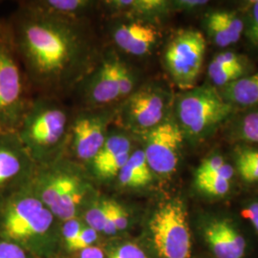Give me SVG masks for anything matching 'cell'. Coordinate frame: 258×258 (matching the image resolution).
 Listing matches in <instances>:
<instances>
[{
    "label": "cell",
    "instance_id": "obj_1",
    "mask_svg": "<svg viewBox=\"0 0 258 258\" xmlns=\"http://www.w3.org/2000/svg\"><path fill=\"white\" fill-rule=\"evenodd\" d=\"M13 41L32 77L39 83L68 81L87 57L83 37L70 21L28 9L18 19Z\"/></svg>",
    "mask_w": 258,
    "mask_h": 258
},
{
    "label": "cell",
    "instance_id": "obj_2",
    "mask_svg": "<svg viewBox=\"0 0 258 258\" xmlns=\"http://www.w3.org/2000/svg\"><path fill=\"white\" fill-rule=\"evenodd\" d=\"M53 218V213L26 186L0 198V238L22 246L45 233Z\"/></svg>",
    "mask_w": 258,
    "mask_h": 258
},
{
    "label": "cell",
    "instance_id": "obj_3",
    "mask_svg": "<svg viewBox=\"0 0 258 258\" xmlns=\"http://www.w3.org/2000/svg\"><path fill=\"white\" fill-rule=\"evenodd\" d=\"M67 126L68 117L64 109L52 102H37L28 107L18 134L36 162L59 150Z\"/></svg>",
    "mask_w": 258,
    "mask_h": 258
},
{
    "label": "cell",
    "instance_id": "obj_4",
    "mask_svg": "<svg viewBox=\"0 0 258 258\" xmlns=\"http://www.w3.org/2000/svg\"><path fill=\"white\" fill-rule=\"evenodd\" d=\"M153 244L161 258H190L191 234L184 204L173 199L162 204L149 224Z\"/></svg>",
    "mask_w": 258,
    "mask_h": 258
},
{
    "label": "cell",
    "instance_id": "obj_5",
    "mask_svg": "<svg viewBox=\"0 0 258 258\" xmlns=\"http://www.w3.org/2000/svg\"><path fill=\"white\" fill-rule=\"evenodd\" d=\"M232 111L231 102L210 86L190 89L177 102V117L183 133L198 136L225 120Z\"/></svg>",
    "mask_w": 258,
    "mask_h": 258
},
{
    "label": "cell",
    "instance_id": "obj_6",
    "mask_svg": "<svg viewBox=\"0 0 258 258\" xmlns=\"http://www.w3.org/2000/svg\"><path fill=\"white\" fill-rule=\"evenodd\" d=\"M206 39L197 30H181L170 39L164 54L166 70L182 90L192 89L206 53Z\"/></svg>",
    "mask_w": 258,
    "mask_h": 258
},
{
    "label": "cell",
    "instance_id": "obj_7",
    "mask_svg": "<svg viewBox=\"0 0 258 258\" xmlns=\"http://www.w3.org/2000/svg\"><path fill=\"white\" fill-rule=\"evenodd\" d=\"M13 39L0 44V132H18L28 106Z\"/></svg>",
    "mask_w": 258,
    "mask_h": 258
},
{
    "label": "cell",
    "instance_id": "obj_8",
    "mask_svg": "<svg viewBox=\"0 0 258 258\" xmlns=\"http://www.w3.org/2000/svg\"><path fill=\"white\" fill-rule=\"evenodd\" d=\"M86 195L83 180L73 172L55 170L38 185L37 196L53 215L67 221L73 219Z\"/></svg>",
    "mask_w": 258,
    "mask_h": 258
},
{
    "label": "cell",
    "instance_id": "obj_9",
    "mask_svg": "<svg viewBox=\"0 0 258 258\" xmlns=\"http://www.w3.org/2000/svg\"><path fill=\"white\" fill-rule=\"evenodd\" d=\"M145 134V147L142 149L152 172L163 176L172 174L178 166L184 137L178 122L165 120Z\"/></svg>",
    "mask_w": 258,
    "mask_h": 258
},
{
    "label": "cell",
    "instance_id": "obj_10",
    "mask_svg": "<svg viewBox=\"0 0 258 258\" xmlns=\"http://www.w3.org/2000/svg\"><path fill=\"white\" fill-rule=\"evenodd\" d=\"M166 110V94L156 87L147 86L126 98L119 120L126 128L147 133L165 120Z\"/></svg>",
    "mask_w": 258,
    "mask_h": 258
},
{
    "label": "cell",
    "instance_id": "obj_11",
    "mask_svg": "<svg viewBox=\"0 0 258 258\" xmlns=\"http://www.w3.org/2000/svg\"><path fill=\"white\" fill-rule=\"evenodd\" d=\"M35 160L18 132H0V198L23 187V179Z\"/></svg>",
    "mask_w": 258,
    "mask_h": 258
},
{
    "label": "cell",
    "instance_id": "obj_12",
    "mask_svg": "<svg viewBox=\"0 0 258 258\" xmlns=\"http://www.w3.org/2000/svg\"><path fill=\"white\" fill-rule=\"evenodd\" d=\"M111 114L89 112L79 116L72 128V146L78 159L91 162L108 137Z\"/></svg>",
    "mask_w": 258,
    "mask_h": 258
},
{
    "label": "cell",
    "instance_id": "obj_13",
    "mask_svg": "<svg viewBox=\"0 0 258 258\" xmlns=\"http://www.w3.org/2000/svg\"><path fill=\"white\" fill-rule=\"evenodd\" d=\"M120 59L116 55L105 57L88 80L85 97L96 107L105 106L120 101L119 66Z\"/></svg>",
    "mask_w": 258,
    "mask_h": 258
},
{
    "label": "cell",
    "instance_id": "obj_14",
    "mask_svg": "<svg viewBox=\"0 0 258 258\" xmlns=\"http://www.w3.org/2000/svg\"><path fill=\"white\" fill-rule=\"evenodd\" d=\"M132 151L131 140L125 133L109 132L101 150L90 162L95 174L102 179L117 177Z\"/></svg>",
    "mask_w": 258,
    "mask_h": 258
},
{
    "label": "cell",
    "instance_id": "obj_15",
    "mask_svg": "<svg viewBox=\"0 0 258 258\" xmlns=\"http://www.w3.org/2000/svg\"><path fill=\"white\" fill-rule=\"evenodd\" d=\"M114 43L124 53L147 55L157 42L158 32L151 24L140 20L118 23L112 32Z\"/></svg>",
    "mask_w": 258,
    "mask_h": 258
},
{
    "label": "cell",
    "instance_id": "obj_16",
    "mask_svg": "<svg viewBox=\"0 0 258 258\" xmlns=\"http://www.w3.org/2000/svg\"><path fill=\"white\" fill-rule=\"evenodd\" d=\"M205 237L217 258L244 256L246 241L239 231L227 220L211 223L205 231Z\"/></svg>",
    "mask_w": 258,
    "mask_h": 258
},
{
    "label": "cell",
    "instance_id": "obj_17",
    "mask_svg": "<svg viewBox=\"0 0 258 258\" xmlns=\"http://www.w3.org/2000/svg\"><path fill=\"white\" fill-rule=\"evenodd\" d=\"M206 26L209 36L219 47L236 43L245 28L237 14L228 11L212 12L206 19Z\"/></svg>",
    "mask_w": 258,
    "mask_h": 258
},
{
    "label": "cell",
    "instance_id": "obj_18",
    "mask_svg": "<svg viewBox=\"0 0 258 258\" xmlns=\"http://www.w3.org/2000/svg\"><path fill=\"white\" fill-rule=\"evenodd\" d=\"M93 3L87 0H47L29 4L28 10L40 16L70 21L86 13Z\"/></svg>",
    "mask_w": 258,
    "mask_h": 258
},
{
    "label": "cell",
    "instance_id": "obj_19",
    "mask_svg": "<svg viewBox=\"0 0 258 258\" xmlns=\"http://www.w3.org/2000/svg\"><path fill=\"white\" fill-rule=\"evenodd\" d=\"M103 5L116 17L136 19L165 12L170 4L163 0H108Z\"/></svg>",
    "mask_w": 258,
    "mask_h": 258
},
{
    "label": "cell",
    "instance_id": "obj_20",
    "mask_svg": "<svg viewBox=\"0 0 258 258\" xmlns=\"http://www.w3.org/2000/svg\"><path fill=\"white\" fill-rule=\"evenodd\" d=\"M117 177L120 185L128 188L143 187L152 181V170L148 166L143 149L132 151Z\"/></svg>",
    "mask_w": 258,
    "mask_h": 258
},
{
    "label": "cell",
    "instance_id": "obj_21",
    "mask_svg": "<svg viewBox=\"0 0 258 258\" xmlns=\"http://www.w3.org/2000/svg\"><path fill=\"white\" fill-rule=\"evenodd\" d=\"M222 97L227 102L244 106L258 103V72L224 86Z\"/></svg>",
    "mask_w": 258,
    "mask_h": 258
},
{
    "label": "cell",
    "instance_id": "obj_22",
    "mask_svg": "<svg viewBox=\"0 0 258 258\" xmlns=\"http://www.w3.org/2000/svg\"><path fill=\"white\" fill-rule=\"evenodd\" d=\"M233 167L229 164H224L216 171L207 175L195 177L196 186L205 194L222 196L230 190L231 178L233 176Z\"/></svg>",
    "mask_w": 258,
    "mask_h": 258
},
{
    "label": "cell",
    "instance_id": "obj_23",
    "mask_svg": "<svg viewBox=\"0 0 258 258\" xmlns=\"http://www.w3.org/2000/svg\"><path fill=\"white\" fill-rule=\"evenodd\" d=\"M236 166L241 178L253 183L258 181V150L244 148L236 157Z\"/></svg>",
    "mask_w": 258,
    "mask_h": 258
},
{
    "label": "cell",
    "instance_id": "obj_24",
    "mask_svg": "<svg viewBox=\"0 0 258 258\" xmlns=\"http://www.w3.org/2000/svg\"><path fill=\"white\" fill-rule=\"evenodd\" d=\"M212 83L218 86H226L238 80L244 74V68H229L212 59L208 69Z\"/></svg>",
    "mask_w": 258,
    "mask_h": 258
},
{
    "label": "cell",
    "instance_id": "obj_25",
    "mask_svg": "<svg viewBox=\"0 0 258 258\" xmlns=\"http://www.w3.org/2000/svg\"><path fill=\"white\" fill-rule=\"evenodd\" d=\"M108 200H102L93 204L92 207L85 213V221L88 227L97 231H103L106 221Z\"/></svg>",
    "mask_w": 258,
    "mask_h": 258
},
{
    "label": "cell",
    "instance_id": "obj_26",
    "mask_svg": "<svg viewBox=\"0 0 258 258\" xmlns=\"http://www.w3.org/2000/svg\"><path fill=\"white\" fill-rule=\"evenodd\" d=\"M119 84L120 100L128 98L135 87V77L128 66L121 60L119 66Z\"/></svg>",
    "mask_w": 258,
    "mask_h": 258
},
{
    "label": "cell",
    "instance_id": "obj_27",
    "mask_svg": "<svg viewBox=\"0 0 258 258\" xmlns=\"http://www.w3.org/2000/svg\"><path fill=\"white\" fill-rule=\"evenodd\" d=\"M241 133L245 140L258 144V111L245 117L242 122Z\"/></svg>",
    "mask_w": 258,
    "mask_h": 258
},
{
    "label": "cell",
    "instance_id": "obj_28",
    "mask_svg": "<svg viewBox=\"0 0 258 258\" xmlns=\"http://www.w3.org/2000/svg\"><path fill=\"white\" fill-rule=\"evenodd\" d=\"M83 228V226L81 224V222L77 220L76 218L65 221L62 227V234L68 249L72 250L75 242L78 239Z\"/></svg>",
    "mask_w": 258,
    "mask_h": 258
},
{
    "label": "cell",
    "instance_id": "obj_29",
    "mask_svg": "<svg viewBox=\"0 0 258 258\" xmlns=\"http://www.w3.org/2000/svg\"><path fill=\"white\" fill-rule=\"evenodd\" d=\"M246 36L254 46L258 47V0L251 2V8L249 9L248 17Z\"/></svg>",
    "mask_w": 258,
    "mask_h": 258
},
{
    "label": "cell",
    "instance_id": "obj_30",
    "mask_svg": "<svg viewBox=\"0 0 258 258\" xmlns=\"http://www.w3.org/2000/svg\"><path fill=\"white\" fill-rule=\"evenodd\" d=\"M0 258H28V255L23 246L0 238Z\"/></svg>",
    "mask_w": 258,
    "mask_h": 258
},
{
    "label": "cell",
    "instance_id": "obj_31",
    "mask_svg": "<svg viewBox=\"0 0 258 258\" xmlns=\"http://www.w3.org/2000/svg\"><path fill=\"white\" fill-rule=\"evenodd\" d=\"M98 239V232L90 227H83L78 239L75 242L72 250H83L93 246V243Z\"/></svg>",
    "mask_w": 258,
    "mask_h": 258
},
{
    "label": "cell",
    "instance_id": "obj_32",
    "mask_svg": "<svg viewBox=\"0 0 258 258\" xmlns=\"http://www.w3.org/2000/svg\"><path fill=\"white\" fill-rule=\"evenodd\" d=\"M224 164H225V162H224L223 157L219 156V155L207 158L204 160L203 162L200 164L199 167L197 168L195 177L212 173V172L216 171L217 169H219Z\"/></svg>",
    "mask_w": 258,
    "mask_h": 258
},
{
    "label": "cell",
    "instance_id": "obj_33",
    "mask_svg": "<svg viewBox=\"0 0 258 258\" xmlns=\"http://www.w3.org/2000/svg\"><path fill=\"white\" fill-rule=\"evenodd\" d=\"M110 258H147V256L143 249L139 248L137 245L127 243L116 249Z\"/></svg>",
    "mask_w": 258,
    "mask_h": 258
},
{
    "label": "cell",
    "instance_id": "obj_34",
    "mask_svg": "<svg viewBox=\"0 0 258 258\" xmlns=\"http://www.w3.org/2000/svg\"><path fill=\"white\" fill-rule=\"evenodd\" d=\"M111 212L115 222L117 231H123L128 226V214L123 207L113 200H110Z\"/></svg>",
    "mask_w": 258,
    "mask_h": 258
},
{
    "label": "cell",
    "instance_id": "obj_35",
    "mask_svg": "<svg viewBox=\"0 0 258 258\" xmlns=\"http://www.w3.org/2000/svg\"><path fill=\"white\" fill-rule=\"evenodd\" d=\"M216 62L229 68H242L243 65L240 61V57L236 54L231 52H223L215 55L213 58Z\"/></svg>",
    "mask_w": 258,
    "mask_h": 258
},
{
    "label": "cell",
    "instance_id": "obj_36",
    "mask_svg": "<svg viewBox=\"0 0 258 258\" xmlns=\"http://www.w3.org/2000/svg\"><path fill=\"white\" fill-rule=\"evenodd\" d=\"M242 217L249 220L258 231V202L251 204L241 212Z\"/></svg>",
    "mask_w": 258,
    "mask_h": 258
},
{
    "label": "cell",
    "instance_id": "obj_37",
    "mask_svg": "<svg viewBox=\"0 0 258 258\" xmlns=\"http://www.w3.org/2000/svg\"><path fill=\"white\" fill-rule=\"evenodd\" d=\"M208 3V1L204 0H178L171 3L172 6L179 10H191L205 6Z\"/></svg>",
    "mask_w": 258,
    "mask_h": 258
},
{
    "label": "cell",
    "instance_id": "obj_38",
    "mask_svg": "<svg viewBox=\"0 0 258 258\" xmlns=\"http://www.w3.org/2000/svg\"><path fill=\"white\" fill-rule=\"evenodd\" d=\"M79 258H103V252L101 248L91 246L81 250Z\"/></svg>",
    "mask_w": 258,
    "mask_h": 258
},
{
    "label": "cell",
    "instance_id": "obj_39",
    "mask_svg": "<svg viewBox=\"0 0 258 258\" xmlns=\"http://www.w3.org/2000/svg\"><path fill=\"white\" fill-rule=\"evenodd\" d=\"M11 39H12L11 35H9V34L7 33V31L5 30V28L2 27V26L0 25V44H2V43H4V42H7V41H9Z\"/></svg>",
    "mask_w": 258,
    "mask_h": 258
}]
</instances>
